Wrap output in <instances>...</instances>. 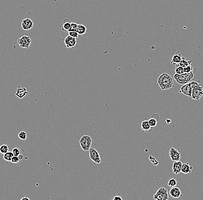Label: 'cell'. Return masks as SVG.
Returning a JSON list of instances; mask_svg holds the SVG:
<instances>
[{
  "label": "cell",
  "mask_w": 203,
  "mask_h": 200,
  "mask_svg": "<svg viewBox=\"0 0 203 200\" xmlns=\"http://www.w3.org/2000/svg\"><path fill=\"white\" fill-rule=\"evenodd\" d=\"M20 160V158H19V156H14L12 157V161H11V162L13 163H17L19 162Z\"/></svg>",
  "instance_id": "31"
},
{
  "label": "cell",
  "mask_w": 203,
  "mask_h": 200,
  "mask_svg": "<svg viewBox=\"0 0 203 200\" xmlns=\"http://www.w3.org/2000/svg\"><path fill=\"white\" fill-rule=\"evenodd\" d=\"M19 157L20 159H23V156L22 155H20L19 156Z\"/></svg>",
  "instance_id": "35"
},
{
  "label": "cell",
  "mask_w": 203,
  "mask_h": 200,
  "mask_svg": "<svg viewBox=\"0 0 203 200\" xmlns=\"http://www.w3.org/2000/svg\"><path fill=\"white\" fill-rule=\"evenodd\" d=\"M89 151V155L91 160L95 164H99L101 162V157L99 153L96 149L91 148Z\"/></svg>",
  "instance_id": "7"
},
{
  "label": "cell",
  "mask_w": 203,
  "mask_h": 200,
  "mask_svg": "<svg viewBox=\"0 0 203 200\" xmlns=\"http://www.w3.org/2000/svg\"><path fill=\"white\" fill-rule=\"evenodd\" d=\"M71 23L68 19H65L63 22V25L62 27V30L64 31H68L70 28Z\"/></svg>",
  "instance_id": "18"
},
{
  "label": "cell",
  "mask_w": 203,
  "mask_h": 200,
  "mask_svg": "<svg viewBox=\"0 0 203 200\" xmlns=\"http://www.w3.org/2000/svg\"><path fill=\"white\" fill-rule=\"evenodd\" d=\"M87 27L85 25L79 24L77 32L79 33V35H84L87 32Z\"/></svg>",
  "instance_id": "19"
},
{
  "label": "cell",
  "mask_w": 203,
  "mask_h": 200,
  "mask_svg": "<svg viewBox=\"0 0 203 200\" xmlns=\"http://www.w3.org/2000/svg\"><path fill=\"white\" fill-rule=\"evenodd\" d=\"M78 26H79L78 24H77L76 22H72L71 23L70 28L69 29L68 32H70V31H77Z\"/></svg>",
  "instance_id": "27"
},
{
  "label": "cell",
  "mask_w": 203,
  "mask_h": 200,
  "mask_svg": "<svg viewBox=\"0 0 203 200\" xmlns=\"http://www.w3.org/2000/svg\"><path fill=\"white\" fill-rule=\"evenodd\" d=\"M148 122H149V124H150V126L152 127H154L157 126V125L158 120L155 118H151L150 119L148 120Z\"/></svg>",
  "instance_id": "26"
},
{
  "label": "cell",
  "mask_w": 203,
  "mask_h": 200,
  "mask_svg": "<svg viewBox=\"0 0 203 200\" xmlns=\"http://www.w3.org/2000/svg\"><path fill=\"white\" fill-rule=\"evenodd\" d=\"M175 73L178 74L184 73H185L184 72V67H181L179 65H177L175 69Z\"/></svg>",
  "instance_id": "23"
},
{
  "label": "cell",
  "mask_w": 203,
  "mask_h": 200,
  "mask_svg": "<svg viewBox=\"0 0 203 200\" xmlns=\"http://www.w3.org/2000/svg\"><path fill=\"white\" fill-rule=\"evenodd\" d=\"M192 171V166H190L189 163H185L182 164L181 172L184 174L190 173Z\"/></svg>",
  "instance_id": "15"
},
{
  "label": "cell",
  "mask_w": 203,
  "mask_h": 200,
  "mask_svg": "<svg viewBox=\"0 0 203 200\" xmlns=\"http://www.w3.org/2000/svg\"><path fill=\"white\" fill-rule=\"evenodd\" d=\"M183 162L182 161H177V162H174L173 164V172L175 174H178L180 172H181V169H182V166Z\"/></svg>",
  "instance_id": "14"
},
{
  "label": "cell",
  "mask_w": 203,
  "mask_h": 200,
  "mask_svg": "<svg viewBox=\"0 0 203 200\" xmlns=\"http://www.w3.org/2000/svg\"><path fill=\"white\" fill-rule=\"evenodd\" d=\"M65 46L67 48L69 49V48H73L75 46L77 41L76 40V38L72 37L70 35H68L67 37H65L64 40Z\"/></svg>",
  "instance_id": "9"
},
{
  "label": "cell",
  "mask_w": 203,
  "mask_h": 200,
  "mask_svg": "<svg viewBox=\"0 0 203 200\" xmlns=\"http://www.w3.org/2000/svg\"><path fill=\"white\" fill-rule=\"evenodd\" d=\"M9 147L7 144H2L0 147V152L2 154H5L9 152Z\"/></svg>",
  "instance_id": "22"
},
{
  "label": "cell",
  "mask_w": 203,
  "mask_h": 200,
  "mask_svg": "<svg viewBox=\"0 0 203 200\" xmlns=\"http://www.w3.org/2000/svg\"><path fill=\"white\" fill-rule=\"evenodd\" d=\"M169 155L171 160L173 162L180 161L181 157V154L175 148H171L169 151Z\"/></svg>",
  "instance_id": "10"
},
{
  "label": "cell",
  "mask_w": 203,
  "mask_h": 200,
  "mask_svg": "<svg viewBox=\"0 0 203 200\" xmlns=\"http://www.w3.org/2000/svg\"><path fill=\"white\" fill-rule=\"evenodd\" d=\"M140 126L144 131L147 132H150L151 128H152L150 126L148 121H142L140 124Z\"/></svg>",
  "instance_id": "17"
},
{
  "label": "cell",
  "mask_w": 203,
  "mask_h": 200,
  "mask_svg": "<svg viewBox=\"0 0 203 200\" xmlns=\"http://www.w3.org/2000/svg\"><path fill=\"white\" fill-rule=\"evenodd\" d=\"M192 87V98L193 100H199L203 96V87L199 82L192 81L190 82Z\"/></svg>",
  "instance_id": "2"
},
{
  "label": "cell",
  "mask_w": 203,
  "mask_h": 200,
  "mask_svg": "<svg viewBox=\"0 0 203 200\" xmlns=\"http://www.w3.org/2000/svg\"><path fill=\"white\" fill-rule=\"evenodd\" d=\"M170 196L174 199H178L182 196L180 189L177 187H171V189L170 190Z\"/></svg>",
  "instance_id": "13"
},
{
  "label": "cell",
  "mask_w": 203,
  "mask_h": 200,
  "mask_svg": "<svg viewBox=\"0 0 203 200\" xmlns=\"http://www.w3.org/2000/svg\"><path fill=\"white\" fill-rule=\"evenodd\" d=\"M19 138L20 139L22 140H25L27 137V134L25 131H21L18 134Z\"/></svg>",
  "instance_id": "25"
},
{
  "label": "cell",
  "mask_w": 203,
  "mask_h": 200,
  "mask_svg": "<svg viewBox=\"0 0 203 200\" xmlns=\"http://www.w3.org/2000/svg\"><path fill=\"white\" fill-rule=\"evenodd\" d=\"M33 27H34V22L31 19L29 18L23 19L22 22V28L23 30L28 31V30L32 29Z\"/></svg>",
  "instance_id": "11"
},
{
  "label": "cell",
  "mask_w": 203,
  "mask_h": 200,
  "mask_svg": "<svg viewBox=\"0 0 203 200\" xmlns=\"http://www.w3.org/2000/svg\"><path fill=\"white\" fill-rule=\"evenodd\" d=\"M194 78V73L191 72L190 73H184L183 74H178L175 73L174 75V79L177 82L181 85H184L192 82Z\"/></svg>",
  "instance_id": "3"
},
{
  "label": "cell",
  "mask_w": 203,
  "mask_h": 200,
  "mask_svg": "<svg viewBox=\"0 0 203 200\" xmlns=\"http://www.w3.org/2000/svg\"><path fill=\"white\" fill-rule=\"evenodd\" d=\"M32 40L30 37L27 35H23L17 40V43L23 49H29Z\"/></svg>",
  "instance_id": "5"
},
{
  "label": "cell",
  "mask_w": 203,
  "mask_h": 200,
  "mask_svg": "<svg viewBox=\"0 0 203 200\" xmlns=\"http://www.w3.org/2000/svg\"><path fill=\"white\" fill-rule=\"evenodd\" d=\"M158 84L163 90L172 88L174 87L173 77L170 74L164 73L158 77Z\"/></svg>",
  "instance_id": "1"
},
{
  "label": "cell",
  "mask_w": 203,
  "mask_h": 200,
  "mask_svg": "<svg viewBox=\"0 0 203 200\" xmlns=\"http://www.w3.org/2000/svg\"><path fill=\"white\" fill-rule=\"evenodd\" d=\"M113 200H122V198L120 196H115L113 199Z\"/></svg>",
  "instance_id": "32"
},
{
  "label": "cell",
  "mask_w": 203,
  "mask_h": 200,
  "mask_svg": "<svg viewBox=\"0 0 203 200\" xmlns=\"http://www.w3.org/2000/svg\"><path fill=\"white\" fill-rule=\"evenodd\" d=\"M167 185L170 187H175V186L177 185V180L175 178H171L169 181V182L167 183Z\"/></svg>",
  "instance_id": "24"
},
{
  "label": "cell",
  "mask_w": 203,
  "mask_h": 200,
  "mask_svg": "<svg viewBox=\"0 0 203 200\" xmlns=\"http://www.w3.org/2000/svg\"><path fill=\"white\" fill-rule=\"evenodd\" d=\"M68 34L69 35L72 37H75V38H77L79 35L77 31H70V32H68Z\"/></svg>",
  "instance_id": "29"
},
{
  "label": "cell",
  "mask_w": 203,
  "mask_h": 200,
  "mask_svg": "<svg viewBox=\"0 0 203 200\" xmlns=\"http://www.w3.org/2000/svg\"><path fill=\"white\" fill-rule=\"evenodd\" d=\"M14 156V154L12 152L9 151L7 152L6 154H4V159L7 162H11L12 157Z\"/></svg>",
  "instance_id": "21"
},
{
  "label": "cell",
  "mask_w": 203,
  "mask_h": 200,
  "mask_svg": "<svg viewBox=\"0 0 203 200\" xmlns=\"http://www.w3.org/2000/svg\"><path fill=\"white\" fill-rule=\"evenodd\" d=\"M182 58V57L180 53L176 54L174 55L172 57L171 63H172V64H173V65H177L179 64V63L180 62Z\"/></svg>",
  "instance_id": "16"
},
{
  "label": "cell",
  "mask_w": 203,
  "mask_h": 200,
  "mask_svg": "<svg viewBox=\"0 0 203 200\" xmlns=\"http://www.w3.org/2000/svg\"><path fill=\"white\" fill-rule=\"evenodd\" d=\"M172 122V121L170 119H166V124H170Z\"/></svg>",
  "instance_id": "33"
},
{
  "label": "cell",
  "mask_w": 203,
  "mask_h": 200,
  "mask_svg": "<svg viewBox=\"0 0 203 200\" xmlns=\"http://www.w3.org/2000/svg\"><path fill=\"white\" fill-rule=\"evenodd\" d=\"M180 92L182 93L186 96L192 97V87L190 82L187 83L186 84L182 85L181 87Z\"/></svg>",
  "instance_id": "8"
},
{
  "label": "cell",
  "mask_w": 203,
  "mask_h": 200,
  "mask_svg": "<svg viewBox=\"0 0 203 200\" xmlns=\"http://www.w3.org/2000/svg\"><path fill=\"white\" fill-rule=\"evenodd\" d=\"M27 94H28V91L25 88H22L20 86L16 89V96L18 97L20 99H22L24 97H25Z\"/></svg>",
  "instance_id": "12"
},
{
  "label": "cell",
  "mask_w": 203,
  "mask_h": 200,
  "mask_svg": "<svg viewBox=\"0 0 203 200\" xmlns=\"http://www.w3.org/2000/svg\"><path fill=\"white\" fill-rule=\"evenodd\" d=\"M193 70V67L191 65H188L187 67H184V72L187 73L192 72Z\"/></svg>",
  "instance_id": "28"
},
{
  "label": "cell",
  "mask_w": 203,
  "mask_h": 200,
  "mask_svg": "<svg viewBox=\"0 0 203 200\" xmlns=\"http://www.w3.org/2000/svg\"><path fill=\"white\" fill-rule=\"evenodd\" d=\"M80 144L82 149L84 151H88L91 148L92 142V138L88 135H84L80 139Z\"/></svg>",
  "instance_id": "4"
},
{
  "label": "cell",
  "mask_w": 203,
  "mask_h": 200,
  "mask_svg": "<svg viewBox=\"0 0 203 200\" xmlns=\"http://www.w3.org/2000/svg\"><path fill=\"white\" fill-rule=\"evenodd\" d=\"M12 152L14 154V156H19L20 155V149L18 148H15L13 149H12Z\"/></svg>",
  "instance_id": "30"
},
{
  "label": "cell",
  "mask_w": 203,
  "mask_h": 200,
  "mask_svg": "<svg viewBox=\"0 0 203 200\" xmlns=\"http://www.w3.org/2000/svg\"><path fill=\"white\" fill-rule=\"evenodd\" d=\"M192 60L187 61L184 57H182V58L181 59L180 62L179 64H178V65H179L181 67H187L188 65H190L191 63H192Z\"/></svg>",
  "instance_id": "20"
},
{
  "label": "cell",
  "mask_w": 203,
  "mask_h": 200,
  "mask_svg": "<svg viewBox=\"0 0 203 200\" xmlns=\"http://www.w3.org/2000/svg\"><path fill=\"white\" fill-rule=\"evenodd\" d=\"M154 199L157 200H167L169 199V194L167 190L165 187H160L154 195Z\"/></svg>",
  "instance_id": "6"
},
{
  "label": "cell",
  "mask_w": 203,
  "mask_h": 200,
  "mask_svg": "<svg viewBox=\"0 0 203 200\" xmlns=\"http://www.w3.org/2000/svg\"><path fill=\"white\" fill-rule=\"evenodd\" d=\"M30 200V199L28 197H23L22 199H21V200Z\"/></svg>",
  "instance_id": "34"
}]
</instances>
